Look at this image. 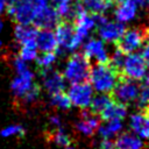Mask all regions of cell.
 Wrapping results in <instances>:
<instances>
[{
	"label": "cell",
	"mask_w": 149,
	"mask_h": 149,
	"mask_svg": "<svg viewBox=\"0 0 149 149\" xmlns=\"http://www.w3.org/2000/svg\"><path fill=\"white\" fill-rule=\"evenodd\" d=\"M144 85L149 86V73L148 74H144Z\"/></svg>",
	"instance_id": "cell-38"
},
{
	"label": "cell",
	"mask_w": 149,
	"mask_h": 149,
	"mask_svg": "<svg viewBox=\"0 0 149 149\" xmlns=\"http://www.w3.org/2000/svg\"><path fill=\"white\" fill-rule=\"evenodd\" d=\"M80 116H81V119L76 125L77 130L80 132L84 135H87V136L93 135L94 132L98 129V127L100 125V118H99V115L92 113L87 108H83Z\"/></svg>",
	"instance_id": "cell-14"
},
{
	"label": "cell",
	"mask_w": 149,
	"mask_h": 149,
	"mask_svg": "<svg viewBox=\"0 0 149 149\" xmlns=\"http://www.w3.org/2000/svg\"><path fill=\"white\" fill-rule=\"evenodd\" d=\"M61 16L58 15V13L51 7V6H43L36 14L34 21H33V26H35L38 30L41 29H54L58 22L61 21Z\"/></svg>",
	"instance_id": "cell-10"
},
{
	"label": "cell",
	"mask_w": 149,
	"mask_h": 149,
	"mask_svg": "<svg viewBox=\"0 0 149 149\" xmlns=\"http://www.w3.org/2000/svg\"><path fill=\"white\" fill-rule=\"evenodd\" d=\"M50 104L56 107V108H59V109H69L71 107V101L68 97V94H65L64 92H59V93H56V94H52L51 95V99H50Z\"/></svg>",
	"instance_id": "cell-27"
},
{
	"label": "cell",
	"mask_w": 149,
	"mask_h": 149,
	"mask_svg": "<svg viewBox=\"0 0 149 149\" xmlns=\"http://www.w3.org/2000/svg\"><path fill=\"white\" fill-rule=\"evenodd\" d=\"M55 36L58 44V48L55 52H59L61 50L72 51L77 49L81 43V41L76 35L73 23L66 20H61L55 27Z\"/></svg>",
	"instance_id": "cell-4"
},
{
	"label": "cell",
	"mask_w": 149,
	"mask_h": 149,
	"mask_svg": "<svg viewBox=\"0 0 149 149\" xmlns=\"http://www.w3.org/2000/svg\"><path fill=\"white\" fill-rule=\"evenodd\" d=\"M19 57L24 62H33L37 57V47L36 42H30L22 44L19 50Z\"/></svg>",
	"instance_id": "cell-24"
},
{
	"label": "cell",
	"mask_w": 149,
	"mask_h": 149,
	"mask_svg": "<svg viewBox=\"0 0 149 149\" xmlns=\"http://www.w3.org/2000/svg\"><path fill=\"white\" fill-rule=\"evenodd\" d=\"M90 70V59L84 54L74 52L69 57L63 76L71 84L83 83L88 79Z\"/></svg>",
	"instance_id": "cell-3"
},
{
	"label": "cell",
	"mask_w": 149,
	"mask_h": 149,
	"mask_svg": "<svg viewBox=\"0 0 149 149\" xmlns=\"http://www.w3.org/2000/svg\"><path fill=\"white\" fill-rule=\"evenodd\" d=\"M34 84L33 71L24 74H16L10 81V91L16 100H21Z\"/></svg>",
	"instance_id": "cell-13"
},
{
	"label": "cell",
	"mask_w": 149,
	"mask_h": 149,
	"mask_svg": "<svg viewBox=\"0 0 149 149\" xmlns=\"http://www.w3.org/2000/svg\"><path fill=\"white\" fill-rule=\"evenodd\" d=\"M68 97L71 105L79 108H87L93 98V88L87 81L72 84L68 91Z\"/></svg>",
	"instance_id": "cell-8"
},
{
	"label": "cell",
	"mask_w": 149,
	"mask_h": 149,
	"mask_svg": "<svg viewBox=\"0 0 149 149\" xmlns=\"http://www.w3.org/2000/svg\"><path fill=\"white\" fill-rule=\"evenodd\" d=\"M66 149H74V148H72V147H66Z\"/></svg>",
	"instance_id": "cell-41"
},
{
	"label": "cell",
	"mask_w": 149,
	"mask_h": 149,
	"mask_svg": "<svg viewBox=\"0 0 149 149\" xmlns=\"http://www.w3.org/2000/svg\"><path fill=\"white\" fill-rule=\"evenodd\" d=\"M139 92H140V86L136 83V80L126 77H120L113 91L109 94L116 102L126 105L134 101L137 98Z\"/></svg>",
	"instance_id": "cell-6"
},
{
	"label": "cell",
	"mask_w": 149,
	"mask_h": 149,
	"mask_svg": "<svg viewBox=\"0 0 149 149\" xmlns=\"http://www.w3.org/2000/svg\"><path fill=\"white\" fill-rule=\"evenodd\" d=\"M146 62V65L149 66V35L147 37V40L144 41V47H143V51H142V55H141Z\"/></svg>",
	"instance_id": "cell-32"
},
{
	"label": "cell",
	"mask_w": 149,
	"mask_h": 149,
	"mask_svg": "<svg viewBox=\"0 0 149 149\" xmlns=\"http://www.w3.org/2000/svg\"><path fill=\"white\" fill-rule=\"evenodd\" d=\"M113 101V98H112V95L111 94H108V93H100V94H98L97 97H94V98H92V101H91V104H90V111L92 112V113H94V114H97V115H100V113L111 104ZM100 118V116H99Z\"/></svg>",
	"instance_id": "cell-23"
},
{
	"label": "cell",
	"mask_w": 149,
	"mask_h": 149,
	"mask_svg": "<svg viewBox=\"0 0 149 149\" xmlns=\"http://www.w3.org/2000/svg\"><path fill=\"white\" fill-rule=\"evenodd\" d=\"M49 123H50V126L52 127V129H55V128H61V126H62L61 119H59V116H57V115H51V116L49 118Z\"/></svg>",
	"instance_id": "cell-33"
},
{
	"label": "cell",
	"mask_w": 149,
	"mask_h": 149,
	"mask_svg": "<svg viewBox=\"0 0 149 149\" xmlns=\"http://www.w3.org/2000/svg\"><path fill=\"white\" fill-rule=\"evenodd\" d=\"M98 33L100 35V37L102 38V41L106 42H116L121 35L125 33L126 28L123 22L120 21H108L107 17L98 24Z\"/></svg>",
	"instance_id": "cell-11"
},
{
	"label": "cell",
	"mask_w": 149,
	"mask_h": 149,
	"mask_svg": "<svg viewBox=\"0 0 149 149\" xmlns=\"http://www.w3.org/2000/svg\"><path fill=\"white\" fill-rule=\"evenodd\" d=\"M13 65L16 71V74H24V73H28L31 71L29 69V66L27 65V63L24 61H22L20 57H15L13 59Z\"/></svg>",
	"instance_id": "cell-30"
},
{
	"label": "cell",
	"mask_w": 149,
	"mask_h": 149,
	"mask_svg": "<svg viewBox=\"0 0 149 149\" xmlns=\"http://www.w3.org/2000/svg\"><path fill=\"white\" fill-rule=\"evenodd\" d=\"M45 5L43 0H16L7 5L5 13L15 24H31L37 12Z\"/></svg>",
	"instance_id": "cell-2"
},
{
	"label": "cell",
	"mask_w": 149,
	"mask_h": 149,
	"mask_svg": "<svg viewBox=\"0 0 149 149\" xmlns=\"http://www.w3.org/2000/svg\"><path fill=\"white\" fill-rule=\"evenodd\" d=\"M137 10V5L134 2H119L116 8H115V17L120 22H128L133 20L136 15Z\"/></svg>",
	"instance_id": "cell-19"
},
{
	"label": "cell",
	"mask_w": 149,
	"mask_h": 149,
	"mask_svg": "<svg viewBox=\"0 0 149 149\" xmlns=\"http://www.w3.org/2000/svg\"><path fill=\"white\" fill-rule=\"evenodd\" d=\"M48 137L51 139V141L55 142L56 144L63 146V147H69V146L72 143L71 137H70L62 128H55V129H52V130L48 134Z\"/></svg>",
	"instance_id": "cell-25"
},
{
	"label": "cell",
	"mask_w": 149,
	"mask_h": 149,
	"mask_svg": "<svg viewBox=\"0 0 149 149\" xmlns=\"http://www.w3.org/2000/svg\"><path fill=\"white\" fill-rule=\"evenodd\" d=\"M127 114V107L123 104L113 101L100 113V119L102 120H122Z\"/></svg>",
	"instance_id": "cell-18"
},
{
	"label": "cell",
	"mask_w": 149,
	"mask_h": 149,
	"mask_svg": "<svg viewBox=\"0 0 149 149\" xmlns=\"http://www.w3.org/2000/svg\"><path fill=\"white\" fill-rule=\"evenodd\" d=\"M137 98H139V104L142 106V108L149 107V86L144 85L140 90Z\"/></svg>",
	"instance_id": "cell-31"
},
{
	"label": "cell",
	"mask_w": 149,
	"mask_h": 149,
	"mask_svg": "<svg viewBox=\"0 0 149 149\" xmlns=\"http://www.w3.org/2000/svg\"><path fill=\"white\" fill-rule=\"evenodd\" d=\"M101 125H99V134L104 139H109L118 134L122 129V122L121 120H104Z\"/></svg>",
	"instance_id": "cell-22"
},
{
	"label": "cell",
	"mask_w": 149,
	"mask_h": 149,
	"mask_svg": "<svg viewBox=\"0 0 149 149\" xmlns=\"http://www.w3.org/2000/svg\"><path fill=\"white\" fill-rule=\"evenodd\" d=\"M121 77L120 72L109 63H97L90 70L88 79L93 88L100 93H111Z\"/></svg>",
	"instance_id": "cell-1"
},
{
	"label": "cell",
	"mask_w": 149,
	"mask_h": 149,
	"mask_svg": "<svg viewBox=\"0 0 149 149\" xmlns=\"http://www.w3.org/2000/svg\"><path fill=\"white\" fill-rule=\"evenodd\" d=\"M7 1V5H9V3H13L14 1H16V0H6Z\"/></svg>",
	"instance_id": "cell-40"
},
{
	"label": "cell",
	"mask_w": 149,
	"mask_h": 149,
	"mask_svg": "<svg viewBox=\"0 0 149 149\" xmlns=\"http://www.w3.org/2000/svg\"><path fill=\"white\" fill-rule=\"evenodd\" d=\"M56 52L51 51V52H42L40 56L37 55V57L35 58L36 65L38 68V70H45V69H50L52 66V64L56 62Z\"/></svg>",
	"instance_id": "cell-26"
},
{
	"label": "cell",
	"mask_w": 149,
	"mask_h": 149,
	"mask_svg": "<svg viewBox=\"0 0 149 149\" xmlns=\"http://www.w3.org/2000/svg\"><path fill=\"white\" fill-rule=\"evenodd\" d=\"M24 134H26V129L21 125H9L0 132V136L2 137H12V136L22 137L24 136Z\"/></svg>",
	"instance_id": "cell-28"
},
{
	"label": "cell",
	"mask_w": 149,
	"mask_h": 149,
	"mask_svg": "<svg viewBox=\"0 0 149 149\" xmlns=\"http://www.w3.org/2000/svg\"><path fill=\"white\" fill-rule=\"evenodd\" d=\"M140 6L142 8H149V0H140Z\"/></svg>",
	"instance_id": "cell-36"
},
{
	"label": "cell",
	"mask_w": 149,
	"mask_h": 149,
	"mask_svg": "<svg viewBox=\"0 0 149 149\" xmlns=\"http://www.w3.org/2000/svg\"><path fill=\"white\" fill-rule=\"evenodd\" d=\"M147 108H149V107H147Z\"/></svg>",
	"instance_id": "cell-43"
},
{
	"label": "cell",
	"mask_w": 149,
	"mask_h": 149,
	"mask_svg": "<svg viewBox=\"0 0 149 149\" xmlns=\"http://www.w3.org/2000/svg\"><path fill=\"white\" fill-rule=\"evenodd\" d=\"M2 29H3V21L0 19V33L2 31Z\"/></svg>",
	"instance_id": "cell-39"
},
{
	"label": "cell",
	"mask_w": 149,
	"mask_h": 149,
	"mask_svg": "<svg viewBox=\"0 0 149 149\" xmlns=\"http://www.w3.org/2000/svg\"><path fill=\"white\" fill-rule=\"evenodd\" d=\"M148 35H149L148 27L133 28L129 30H125L121 37L115 42V47L122 52H125L126 55L132 54L135 50H137L140 47H142Z\"/></svg>",
	"instance_id": "cell-5"
},
{
	"label": "cell",
	"mask_w": 149,
	"mask_h": 149,
	"mask_svg": "<svg viewBox=\"0 0 149 149\" xmlns=\"http://www.w3.org/2000/svg\"><path fill=\"white\" fill-rule=\"evenodd\" d=\"M130 128L142 139H149V108H142L130 116Z\"/></svg>",
	"instance_id": "cell-15"
},
{
	"label": "cell",
	"mask_w": 149,
	"mask_h": 149,
	"mask_svg": "<svg viewBox=\"0 0 149 149\" xmlns=\"http://www.w3.org/2000/svg\"><path fill=\"white\" fill-rule=\"evenodd\" d=\"M43 1H45V2H47V1H48V0H43Z\"/></svg>",
	"instance_id": "cell-42"
},
{
	"label": "cell",
	"mask_w": 149,
	"mask_h": 149,
	"mask_svg": "<svg viewBox=\"0 0 149 149\" xmlns=\"http://www.w3.org/2000/svg\"><path fill=\"white\" fill-rule=\"evenodd\" d=\"M38 71H40V74L42 76L43 87L47 90V92L50 95L64 91L65 78L61 72L54 71L51 68L45 69V70H38Z\"/></svg>",
	"instance_id": "cell-9"
},
{
	"label": "cell",
	"mask_w": 149,
	"mask_h": 149,
	"mask_svg": "<svg viewBox=\"0 0 149 149\" xmlns=\"http://www.w3.org/2000/svg\"><path fill=\"white\" fill-rule=\"evenodd\" d=\"M84 55L88 59H94L97 63H108L109 56L101 40L91 38L84 45Z\"/></svg>",
	"instance_id": "cell-12"
},
{
	"label": "cell",
	"mask_w": 149,
	"mask_h": 149,
	"mask_svg": "<svg viewBox=\"0 0 149 149\" xmlns=\"http://www.w3.org/2000/svg\"><path fill=\"white\" fill-rule=\"evenodd\" d=\"M38 29L33 24H15L14 27V38L19 44H26L35 42Z\"/></svg>",
	"instance_id": "cell-17"
},
{
	"label": "cell",
	"mask_w": 149,
	"mask_h": 149,
	"mask_svg": "<svg viewBox=\"0 0 149 149\" xmlns=\"http://www.w3.org/2000/svg\"><path fill=\"white\" fill-rule=\"evenodd\" d=\"M40 92H41V87L38 84L34 83L33 86L29 88V91L23 95V98L21 99V101L23 104H31L34 101H36L40 97Z\"/></svg>",
	"instance_id": "cell-29"
},
{
	"label": "cell",
	"mask_w": 149,
	"mask_h": 149,
	"mask_svg": "<svg viewBox=\"0 0 149 149\" xmlns=\"http://www.w3.org/2000/svg\"><path fill=\"white\" fill-rule=\"evenodd\" d=\"M147 71V65L143 57L139 54H127L121 68V77L133 80H141Z\"/></svg>",
	"instance_id": "cell-7"
},
{
	"label": "cell",
	"mask_w": 149,
	"mask_h": 149,
	"mask_svg": "<svg viewBox=\"0 0 149 149\" xmlns=\"http://www.w3.org/2000/svg\"><path fill=\"white\" fill-rule=\"evenodd\" d=\"M35 42H36L37 50H40L41 52L56 51L57 48H58L55 33L52 30H49V29L38 30L37 35H36V38H35Z\"/></svg>",
	"instance_id": "cell-16"
},
{
	"label": "cell",
	"mask_w": 149,
	"mask_h": 149,
	"mask_svg": "<svg viewBox=\"0 0 149 149\" xmlns=\"http://www.w3.org/2000/svg\"><path fill=\"white\" fill-rule=\"evenodd\" d=\"M99 149H118L115 143L113 141H111L109 139H105L101 143H100V148Z\"/></svg>",
	"instance_id": "cell-34"
},
{
	"label": "cell",
	"mask_w": 149,
	"mask_h": 149,
	"mask_svg": "<svg viewBox=\"0 0 149 149\" xmlns=\"http://www.w3.org/2000/svg\"><path fill=\"white\" fill-rule=\"evenodd\" d=\"M113 1H115L116 3H119V2H125V1H128V2H134V3H136V5H140V0H113Z\"/></svg>",
	"instance_id": "cell-37"
},
{
	"label": "cell",
	"mask_w": 149,
	"mask_h": 149,
	"mask_svg": "<svg viewBox=\"0 0 149 149\" xmlns=\"http://www.w3.org/2000/svg\"><path fill=\"white\" fill-rule=\"evenodd\" d=\"M6 7H7V1L0 0V15H2L6 12Z\"/></svg>",
	"instance_id": "cell-35"
},
{
	"label": "cell",
	"mask_w": 149,
	"mask_h": 149,
	"mask_svg": "<svg viewBox=\"0 0 149 149\" xmlns=\"http://www.w3.org/2000/svg\"><path fill=\"white\" fill-rule=\"evenodd\" d=\"M118 149H142L143 142L132 133H122L115 140Z\"/></svg>",
	"instance_id": "cell-21"
},
{
	"label": "cell",
	"mask_w": 149,
	"mask_h": 149,
	"mask_svg": "<svg viewBox=\"0 0 149 149\" xmlns=\"http://www.w3.org/2000/svg\"><path fill=\"white\" fill-rule=\"evenodd\" d=\"M113 2V0H80L84 10L92 15L104 14Z\"/></svg>",
	"instance_id": "cell-20"
}]
</instances>
